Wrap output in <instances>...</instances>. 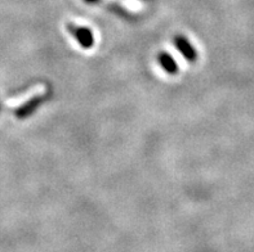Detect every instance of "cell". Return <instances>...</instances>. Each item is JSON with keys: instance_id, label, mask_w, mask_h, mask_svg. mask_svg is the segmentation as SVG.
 Wrapping results in <instances>:
<instances>
[{"instance_id": "2", "label": "cell", "mask_w": 254, "mask_h": 252, "mask_svg": "<svg viewBox=\"0 0 254 252\" xmlns=\"http://www.w3.org/2000/svg\"><path fill=\"white\" fill-rule=\"evenodd\" d=\"M174 43H176V47H177L178 50L181 51V54L184 55L187 61H190V62L196 61V58H197L196 50H195V48H193L192 45L189 43V40H187L185 36H181V35L176 36Z\"/></svg>"}, {"instance_id": "5", "label": "cell", "mask_w": 254, "mask_h": 252, "mask_svg": "<svg viewBox=\"0 0 254 252\" xmlns=\"http://www.w3.org/2000/svg\"><path fill=\"white\" fill-rule=\"evenodd\" d=\"M87 1H89V3H94V1H97V0H87Z\"/></svg>"}, {"instance_id": "3", "label": "cell", "mask_w": 254, "mask_h": 252, "mask_svg": "<svg viewBox=\"0 0 254 252\" xmlns=\"http://www.w3.org/2000/svg\"><path fill=\"white\" fill-rule=\"evenodd\" d=\"M159 62H160L161 67L164 68V71L168 72V74L174 75L178 72L177 62L174 61L171 54H168V53H160V54H159Z\"/></svg>"}, {"instance_id": "1", "label": "cell", "mask_w": 254, "mask_h": 252, "mask_svg": "<svg viewBox=\"0 0 254 252\" xmlns=\"http://www.w3.org/2000/svg\"><path fill=\"white\" fill-rule=\"evenodd\" d=\"M68 30L74 34L76 40L80 43V45L83 47V48L88 49L90 48V47H93L94 44L93 32L90 31L89 29H87V27H79V26H74V25H68Z\"/></svg>"}, {"instance_id": "4", "label": "cell", "mask_w": 254, "mask_h": 252, "mask_svg": "<svg viewBox=\"0 0 254 252\" xmlns=\"http://www.w3.org/2000/svg\"><path fill=\"white\" fill-rule=\"evenodd\" d=\"M39 102H40V101H39V98H36L35 101H34V102H32V103H29V104H26L25 107H23V108H22V111L18 112V115H19V116H26V115H29L30 112L32 111L31 108H34V107H35V105L38 104Z\"/></svg>"}]
</instances>
